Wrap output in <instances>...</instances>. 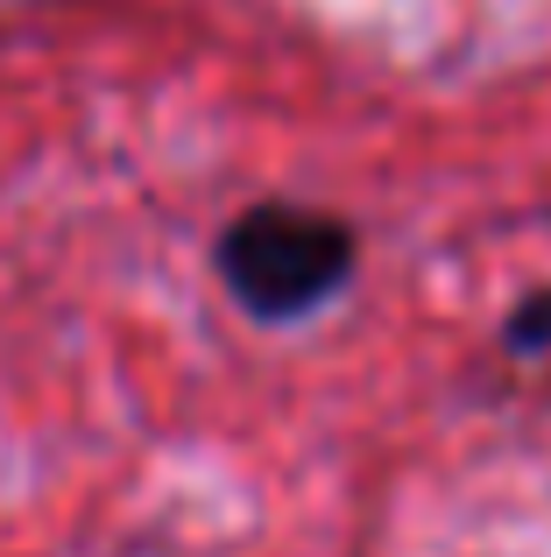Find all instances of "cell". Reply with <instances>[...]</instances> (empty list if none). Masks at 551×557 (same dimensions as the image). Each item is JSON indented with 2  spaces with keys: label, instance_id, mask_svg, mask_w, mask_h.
I'll list each match as a JSON object with an SVG mask.
<instances>
[{
  "label": "cell",
  "instance_id": "obj_1",
  "mask_svg": "<svg viewBox=\"0 0 551 557\" xmlns=\"http://www.w3.org/2000/svg\"><path fill=\"white\" fill-rule=\"evenodd\" d=\"M226 297L262 325H297L354 283V226L311 205H248L212 247Z\"/></svg>",
  "mask_w": 551,
  "mask_h": 557
},
{
  "label": "cell",
  "instance_id": "obj_2",
  "mask_svg": "<svg viewBox=\"0 0 551 557\" xmlns=\"http://www.w3.org/2000/svg\"><path fill=\"white\" fill-rule=\"evenodd\" d=\"M502 339H510L516 354H544V346H551V289H544V297H530V304H516Z\"/></svg>",
  "mask_w": 551,
  "mask_h": 557
}]
</instances>
